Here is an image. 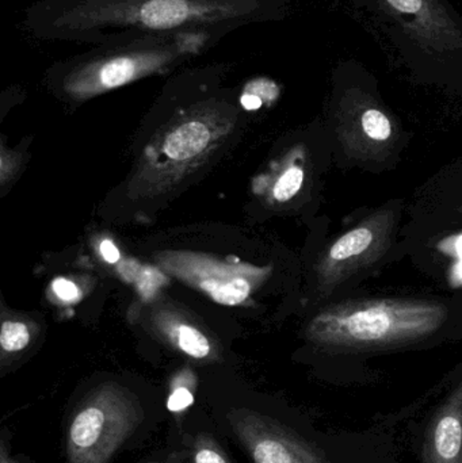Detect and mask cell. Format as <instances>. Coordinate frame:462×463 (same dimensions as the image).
Returning a JSON list of instances; mask_svg holds the SVG:
<instances>
[{"label":"cell","mask_w":462,"mask_h":463,"mask_svg":"<svg viewBox=\"0 0 462 463\" xmlns=\"http://www.w3.org/2000/svg\"><path fill=\"white\" fill-rule=\"evenodd\" d=\"M448 313L445 305L418 299L349 302L320 313L309 326V336L327 347H388L434 334Z\"/></svg>","instance_id":"cell-1"},{"label":"cell","mask_w":462,"mask_h":463,"mask_svg":"<svg viewBox=\"0 0 462 463\" xmlns=\"http://www.w3.org/2000/svg\"><path fill=\"white\" fill-rule=\"evenodd\" d=\"M137 399L118 386L95 391L73 415L67 463H110L143 420Z\"/></svg>","instance_id":"cell-2"},{"label":"cell","mask_w":462,"mask_h":463,"mask_svg":"<svg viewBox=\"0 0 462 463\" xmlns=\"http://www.w3.org/2000/svg\"><path fill=\"white\" fill-rule=\"evenodd\" d=\"M228 420L254 463H330L316 446L269 416L236 410Z\"/></svg>","instance_id":"cell-3"},{"label":"cell","mask_w":462,"mask_h":463,"mask_svg":"<svg viewBox=\"0 0 462 463\" xmlns=\"http://www.w3.org/2000/svg\"><path fill=\"white\" fill-rule=\"evenodd\" d=\"M422 457L423 463H462V380L434 413Z\"/></svg>","instance_id":"cell-4"},{"label":"cell","mask_w":462,"mask_h":463,"mask_svg":"<svg viewBox=\"0 0 462 463\" xmlns=\"http://www.w3.org/2000/svg\"><path fill=\"white\" fill-rule=\"evenodd\" d=\"M167 59L165 52H143V53L121 54L90 68L75 83L80 92H100L124 86L155 68Z\"/></svg>","instance_id":"cell-5"},{"label":"cell","mask_w":462,"mask_h":463,"mask_svg":"<svg viewBox=\"0 0 462 463\" xmlns=\"http://www.w3.org/2000/svg\"><path fill=\"white\" fill-rule=\"evenodd\" d=\"M385 222L387 220H369L334 242L328 250L327 266L330 271H335L336 279L342 277V272L363 264L366 256L373 258L379 252L384 244Z\"/></svg>","instance_id":"cell-6"},{"label":"cell","mask_w":462,"mask_h":463,"mask_svg":"<svg viewBox=\"0 0 462 463\" xmlns=\"http://www.w3.org/2000/svg\"><path fill=\"white\" fill-rule=\"evenodd\" d=\"M195 10L187 0H149L140 8L141 24L152 29H171L194 15Z\"/></svg>","instance_id":"cell-7"},{"label":"cell","mask_w":462,"mask_h":463,"mask_svg":"<svg viewBox=\"0 0 462 463\" xmlns=\"http://www.w3.org/2000/svg\"><path fill=\"white\" fill-rule=\"evenodd\" d=\"M211 133L201 122H187L174 130L165 141V152L171 159H192L208 146Z\"/></svg>","instance_id":"cell-8"},{"label":"cell","mask_w":462,"mask_h":463,"mask_svg":"<svg viewBox=\"0 0 462 463\" xmlns=\"http://www.w3.org/2000/svg\"><path fill=\"white\" fill-rule=\"evenodd\" d=\"M203 288L220 304L236 305L243 302L250 293L249 282L244 279L208 280Z\"/></svg>","instance_id":"cell-9"},{"label":"cell","mask_w":462,"mask_h":463,"mask_svg":"<svg viewBox=\"0 0 462 463\" xmlns=\"http://www.w3.org/2000/svg\"><path fill=\"white\" fill-rule=\"evenodd\" d=\"M176 342H178L179 348L193 358H206L211 353V345H209L208 339L192 326H179Z\"/></svg>","instance_id":"cell-10"},{"label":"cell","mask_w":462,"mask_h":463,"mask_svg":"<svg viewBox=\"0 0 462 463\" xmlns=\"http://www.w3.org/2000/svg\"><path fill=\"white\" fill-rule=\"evenodd\" d=\"M363 129L372 140L385 141L391 137L392 127L390 119L376 109H369L363 116Z\"/></svg>","instance_id":"cell-11"},{"label":"cell","mask_w":462,"mask_h":463,"mask_svg":"<svg viewBox=\"0 0 462 463\" xmlns=\"http://www.w3.org/2000/svg\"><path fill=\"white\" fill-rule=\"evenodd\" d=\"M30 342V334L26 326L22 323H13L5 321L2 326V335H0V345L7 353H16L24 350Z\"/></svg>","instance_id":"cell-12"},{"label":"cell","mask_w":462,"mask_h":463,"mask_svg":"<svg viewBox=\"0 0 462 463\" xmlns=\"http://www.w3.org/2000/svg\"><path fill=\"white\" fill-rule=\"evenodd\" d=\"M303 181L304 173L301 168H289V170L279 178V181L277 182L276 187H274V197H276V200H278L279 203L289 201L290 198L297 194L298 190L301 189Z\"/></svg>","instance_id":"cell-13"},{"label":"cell","mask_w":462,"mask_h":463,"mask_svg":"<svg viewBox=\"0 0 462 463\" xmlns=\"http://www.w3.org/2000/svg\"><path fill=\"white\" fill-rule=\"evenodd\" d=\"M194 404V396L187 388H176L168 397L167 408L170 412H184Z\"/></svg>","instance_id":"cell-14"},{"label":"cell","mask_w":462,"mask_h":463,"mask_svg":"<svg viewBox=\"0 0 462 463\" xmlns=\"http://www.w3.org/2000/svg\"><path fill=\"white\" fill-rule=\"evenodd\" d=\"M205 443H201L200 448L195 451V463H230L220 451Z\"/></svg>","instance_id":"cell-15"},{"label":"cell","mask_w":462,"mask_h":463,"mask_svg":"<svg viewBox=\"0 0 462 463\" xmlns=\"http://www.w3.org/2000/svg\"><path fill=\"white\" fill-rule=\"evenodd\" d=\"M53 290L64 301H75L80 296L79 288L71 280L64 279V278L54 280Z\"/></svg>","instance_id":"cell-16"},{"label":"cell","mask_w":462,"mask_h":463,"mask_svg":"<svg viewBox=\"0 0 462 463\" xmlns=\"http://www.w3.org/2000/svg\"><path fill=\"white\" fill-rule=\"evenodd\" d=\"M100 253H102L103 259L108 263H117L119 260V250H117L116 245L110 241V240H105L100 244Z\"/></svg>","instance_id":"cell-17"},{"label":"cell","mask_w":462,"mask_h":463,"mask_svg":"<svg viewBox=\"0 0 462 463\" xmlns=\"http://www.w3.org/2000/svg\"><path fill=\"white\" fill-rule=\"evenodd\" d=\"M241 105H243L246 110H258V109L263 105V100L260 99L259 97H257V95L246 92V94L241 97Z\"/></svg>","instance_id":"cell-18"},{"label":"cell","mask_w":462,"mask_h":463,"mask_svg":"<svg viewBox=\"0 0 462 463\" xmlns=\"http://www.w3.org/2000/svg\"><path fill=\"white\" fill-rule=\"evenodd\" d=\"M455 250L456 253H457L458 258H460L462 260V234L461 236H458L457 239H456Z\"/></svg>","instance_id":"cell-19"},{"label":"cell","mask_w":462,"mask_h":463,"mask_svg":"<svg viewBox=\"0 0 462 463\" xmlns=\"http://www.w3.org/2000/svg\"><path fill=\"white\" fill-rule=\"evenodd\" d=\"M455 274L457 275L458 279L462 282V260L457 264V267H456Z\"/></svg>","instance_id":"cell-20"}]
</instances>
